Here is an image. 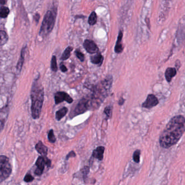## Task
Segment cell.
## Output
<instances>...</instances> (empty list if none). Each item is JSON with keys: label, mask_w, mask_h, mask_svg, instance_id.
<instances>
[{"label": "cell", "mask_w": 185, "mask_h": 185, "mask_svg": "<svg viewBox=\"0 0 185 185\" xmlns=\"http://www.w3.org/2000/svg\"><path fill=\"white\" fill-rule=\"evenodd\" d=\"M185 131V118L181 115L174 116L170 119L161 133L159 141L163 148H168L179 141Z\"/></svg>", "instance_id": "6da1fadb"}, {"label": "cell", "mask_w": 185, "mask_h": 185, "mask_svg": "<svg viewBox=\"0 0 185 185\" xmlns=\"http://www.w3.org/2000/svg\"><path fill=\"white\" fill-rule=\"evenodd\" d=\"M32 105L31 111L33 119L39 118L44 99V90L43 87L37 81L33 83L31 91Z\"/></svg>", "instance_id": "7a4b0ae2"}, {"label": "cell", "mask_w": 185, "mask_h": 185, "mask_svg": "<svg viewBox=\"0 0 185 185\" xmlns=\"http://www.w3.org/2000/svg\"><path fill=\"white\" fill-rule=\"evenodd\" d=\"M56 12L55 10H48L46 13L40 30L39 35L41 37H47L52 32L55 26Z\"/></svg>", "instance_id": "3957f363"}, {"label": "cell", "mask_w": 185, "mask_h": 185, "mask_svg": "<svg viewBox=\"0 0 185 185\" xmlns=\"http://www.w3.org/2000/svg\"><path fill=\"white\" fill-rule=\"evenodd\" d=\"M12 166L9 158L5 156H0V180L1 182L7 179L12 173Z\"/></svg>", "instance_id": "277c9868"}, {"label": "cell", "mask_w": 185, "mask_h": 185, "mask_svg": "<svg viewBox=\"0 0 185 185\" xmlns=\"http://www.w3.org/2000/svg\"><path fill=\"white\" fill-rule=\"evenodd\" d=\"M51 165V161L46 156H40L37 158V160L35 163V165H37V168L35 170V174L39 176L41 175L44 170V166L47 165L48 167H49Z\"/></svg>", "instance_id": "5b68a950"}, {"label": "cell", "mask_w": 185, "mask_h": 185, "mask_svg": "<svg viewBox=\"0 0 185 185\" xmlns=\"http://www.w3.org/2000/svg\"><path fill=\"white\" fill-rule=\"evenodd\" d=\"M90 100L89 99L85 98L81 99L74 109V115H78L84 113L89 109V107L90 106Z\"/></svg>", "instance_id": "8992f818"}, {"label": "cell", "mask_w": 185, "mask_h": 185, "mask_svg": "<svg viewBox=\"0 0 185 185\" xmlns=\"http://www.w3.org/2000/svg\"><path fill=\"white\" fill-rule=\"evenodd\" d=\"M158 104V98L153 94H148L145 101L143 103L142 106L143 108L147 109H151L154 106H156Z\"/></svg>", "instance_id": "52a82bcc"}, {"label": "cell", "mask_w": 185, "mask_h": 185, "mask_svg": "<svg viewBox=\"0 0 185 185\" xmlns=\"http://www.w3.org/2000/svg\"><path fill=\"white\" fill-rule=\"evenodd\" d=\"M55 103L58 104L62 101H66L69 103H72L73 100L68 94L64 92H58L55 94Z\"/></svg>", "instance_id": "ba28073f"}, {"label": "cell", "mask_w": 185, "mask_h": 185, "mask_svg": "<svg viewBox=\"0 0 185 185\" xmlns=\"http://www.w3.org/2000/svg\"><path fill=\"white\" fill-rule=\"evenodd\" d=\"M83 46L85 50L89 53L94 54L97 53L98 52L99 48L97 45L94 41L91 40H85L83 44Z\"/></svg>", "instance_id": "9c48e42d"}, {"label": "cell", "mask_w": 185, "mask_h": 185, "mask_svg": "<svg viewBox=\"0 0 185 185\" xmlns=\"http://www.w3.org/2000/svg\"><path fill=\"white\" fill-rule=\"evenodd\" d=\"M122 37H123V32L121 30L119 32L116 44L115 47V51L116 53H121L123 51V47L122 44Z\"/></svg>", "instance_id": "30bf717a"}, {"label": "cell", "mask_w": 185, "mask_h": 185, "mask_svg": "<svg viewBox=\"0 0 185 185\" xmlns=\"http://www.w3.org/2000/svg\"><path fill=\"white\" fill-rule=\"evenodd\" d=\"M35 149L37 152L39 153L40 154H41L42 156H46L47 155L48 149L47 147L44 146L42 143L41 141H39V142L36 144Z\"/></svg>", "instance_id": "8fae6325"}, {"label": "cell", "mask_w": 185, "mask_h": 185, "mask_svg": "<svg viewBox=\"0 0 185 185\" xmlns=\"http://www.w3.org/2000/svg\"><path fill=\"white\" fill-rule=\"evenodd\" d=\"M176 69L175 68L173 67H168L167 68L165 72V79L167 80V82H170L174 76H175L176 74Z\"/></svg>", "instance_id": "7c38bea8"}, {"label": "cell", "mask_w": 185, "mask_h": 185, "mask_svg": "<svg viewBox=\"0 0 185 185\" xmlns=\"http://www.w3.org/2000/svg\"><path fill=\"white\" fill-rule=\"evenodd\" d=\"M105 150L104 147H98L93 151L92 156L94 158H96L99 160L101 161L103 158V154Z\"/></svg>", "instance_id": "4fadbf2b"}, {"label": "cell", "mask_w": 185, "mask_h": 185, "mask_svg": "<svg viewBox=\"0 0 185 185\" xmlns=\"http://www.w3.org/2000/svg\"><path fill=\"white\" fill-rule=\"evenodd\" d=\"M103 57L100 53H97L96 55L91 57V62L94 64L100 65L102 64L103 61Z\"/></svg>", "instance_id": "5bb4252c"}, {"label": "cell", "mask_w": 185, "mask_h": 185, "mask_svg": "<svg viewBox=\"0 0 185 185\" xmlns=\"http://www.w3.org/2000/svg\"><path fill=\"white\" fill-rule=\"evenodd\" d=\"M25 51H26V47H23L21 50V53L20 55V58L19 59L18 62H17V66H16V69H17V71L20 72L21 71L23 62H24V58H25Z\"/></svg>", "instance_id": "9a60e30c"}, {"label": "cell", "mask_w": 185, "mask_h": 185, "mask_svg": "<svg viewBox=\"0 0 185 185\" xmlns=\"http://www.w3.org/2000/svg\"><path fill=\"white\" fill-rule=\"evenodd\" d=\"M68 112V109L66 107H64L62 109H60L57 111L55 114V118L58 121L61 120L64 117Z\"/></svg>", "instance_id": "2e32d148"}, {"label": "cell", "mask_w": 185, "mask_h": 185, "mask_svg": "<svg viewBox=\"0 0 185 185\" xmlns=\"http://www.w3.org/2000/svg\"><path fill=\"white\" fill-rule=\"evenodd\" d=\"M73 50V47L71 46H69L67 47L66 49H65L64 52H63L61 57V60H66L68 59L70 57L71 55V53Z\"/></svg>", "instance_id": "e0dca14e"}, {"label": "cell", "mask_w": 185, "mask_h": 185, "mask_svg": "<svg viewBox=\"0 0 185 185\" xmlns=\"http://www.w3.org/2000/svg\"><path fill=\"white\" fill-rule=\"evenodd\" d=\"M0 44L1 46H3L5 44V43L7 42L8 40V36L7 33L5 31L3 30H1L0 31Z\"/></svg>", "instance_id": "ac0fdd59"}, {"label": "cell", "mask_w": 185, "mask_h": 185, "mask_svg": "<svg viewBox=\"0 0 185 185\" xmlns=\"http://www.w3.org/2000/svg\"><path fill=\"white\" fill-rule=\"evenodd\" d=\"M97 21V16L96 13L93 12H92L91 14L90 15L88 20L89 25L91 26L95 25Z\"/></svg>", "instance_id": "d6986e66"}, {"label": "cell", "mask_w": 185, "mask_h": 185, "mask_svg": "<svg viewBox=\"0 0 185 185\" xmlns=\"http://www.w3.org/2000/svg\"><path fill=\"white\" fill-rule=\"evenodd\" d=\"M9 13V9L8 8L5 6H1V12H0V16L1 18H5L8 16Z\"/></svg>", "instance_id": "ffe728a7"}, {"label": "cell", "mask_w": 185, "mask_h": 185, "mask_svg": "<svg viewBox=\"0 0 185 185\" xmlns=\"http://www.w3.org/2000/svg\"><path fill=\"white\" fill-rule=\"evenodd\" d=\"M51 68L53 71L57 72L58 70V67H57V59L55 55H53L51 59Z\"/></svg>", "instance_id": "44dd1931"}, {"label": "cell", "mask_w": 185, "mask_h": 185, "mask_svg": "<svg viewBox=\"0 0 185 185\" xmlns=\"http://www.w3.org/2000/svg\"><path fill=\"white\" fill-rule=\"evenodd\" d=\"M48 138L49 142L51 143H55V142L56 141V138H55V134H54L53 130L51 129L49 130L48 134Z\"/></svg>", "instance_id": "7402d4cb"}, {"label": "cell", "mask_w": 185, "mask_h": 185, "mask_svg": "<svg viewBox=\"0 0 185 185\" xmlns=\"http://www.w3.org/2000/svg\"><path fill=\"white\" fill-rule=\"evenodd\" d=\"M112 107L111 105L106 106L104 110V113L106 115L108 118H110L112 116Z\"/></svg>", "instance_id": "603a6c76"}, {"label": "cell", "mask_w": 185, "mask_h": 185, "mask_svg": "<svg viewBox=\"0 0 185 185\" xmlns=\"http://www.w3.org/2000/svg\"><path fill=\"white\" fill-rule=\"evenodd\" d=\"M140 154H141V151H140V150H137V151H135L134 152V153H133V161H134L135 162H136V163H139V162H140Z\"/></svg>", "instance_id": "cb8c5ba5"}, {"label": "cell", "mask_w": 185, "mask_h": 185, "mask_svg": "<svg viewBox=\"0 0 185 185\" xmlns=\"http://www.w3.org/2000/svg\"><path fill=\"white\" fill-rule=\"evenodd\" d=\"M75 55H76V57L79 59L81 62H84L85 59V57L83 53H82L81 51L79 49H76L75 51Z\"/></svg>", "instance_id": "d4e9b609"}, {"label": "cell", "mask_w": 185, "mask_h": 185, "mask_svg": "<svg viewBox=\"0 0 185 185\" xmlns=\"http://www.w3.org/2000/svg\"><path fill=\"white\" fill-rule=\"evenodd\" d=\"M34 180V178L33 177L32 175L30 174H28L27 175L25 176V178H24V181L26 183H30V182H32L33 180Z\"/></svg>", "instance_id": "484cf974"}, {"label": "cell", "mask_w": 185, "mask_h": 185, "mask_svg": "<svg viewBox=\"0 0 185 185\" xmlns=\"http://www.w3.org/2000/svg\"><path fill=\"white\" fill-rule=\"evenodd\" d=\"M89 171H90V169H89V167H87V166H85L84 168L82 169V172L83 173V174L84 177L87 176V174H89Z\"/></svg>", "instance_id": "4316f807"}, {"label": "cell", "mask_w": 185, "mask_h": 185, "mask_svg": "<svg viewBox=\"0 0 185 185\" xmlns=\"http://www.w3.org/2000/svg\"><path fill=\"white\" fill-rule=\"evenodd\" d=\"M76 156V153H74V151H71V152H69L68 154H67V155L66 156V160H68L69 158H74Z\"/></svg>", "instance_id": "83f0119b"}, {"label": "cell", "mask_w": 185, "mask_h": 185, "mask_svg": "<svg viewBox=\"0 0 185 185\" xmlns=\"http://www.w3.org/2000/svg\"><path fill=\"white\" fill-rule=\"evenodd\" d=\"M60 69L62 72H66L67 71V69L66 67L63 64H60Z\"/></svg>", "instance_id": "f1b7e54d"}, {"label": "cell", "mask_w": 185, "mask_h": 185, "mask_svg": "<svg viewBox=\"0 0 185 185\" xmlns=\"http://www.w3.org/2000/svg\"><path fill=\"white\" fill-rule=\"evenodd\" d=\"M34 19L35 20V21L37 22V23L39 21V20L40 19V15L39 14H36L34 16Z\"/></svg>", "instance_id": "f546056e"}, {"label": "cell", "mask_w": 185, "mask_h": 185, "mask_svg": "<svg viewBox=\"0 0 185 185\" xmlns=\"http://www.w3.org/2000/svg\"><path fill=\"white\" fill-rule=\"evenodd\" d=\"M124 102V99L123 98H122V97H121L120 99H119V105H123V104Z\"/></svg>", "instance_id": "4dcf8cb0"}, {"label": "cell", "mask_w": 185, "mask_h": 185, "mask_svg": "<svg viewBox=\"0 0 185 185\" xmlns=\"http://www.w3.org/2000/svg\"><path fill=\"white\" fill-rule=\"evenodd\" d=\"M5 3H6V1H3V0H1V4L2 5H5Z\"/></svg>", "instance_id": "1f68e13d"}]
</instances>
